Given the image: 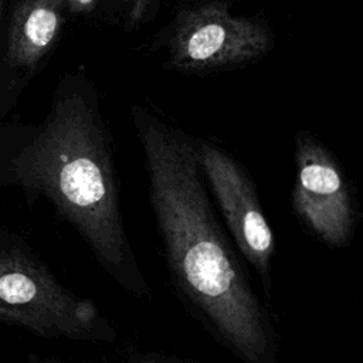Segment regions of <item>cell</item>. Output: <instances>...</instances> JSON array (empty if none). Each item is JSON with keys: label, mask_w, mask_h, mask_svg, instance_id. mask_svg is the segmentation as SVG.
<instances>
[{"label": "cell", "mask_w": 363, "mask_h": 363, "mask_svg": "<svg viewBox=\"0 0 363 363\" xmlns=\"http://www.w3.org/2000/svg\"><path fill=\"white\" fill-rule=\"evenodd\" d=\"M272 47L274 35L265 23L206 3L177 14L166 65L182 72L228 69L258 61Z\"/></svg>", "instance_id": "obj_4"}, {"label": "cell", "mask_w": 363, "mask_h": 363, "mask_svg": "<svg viewBox=\"0 0 363 363\" xmlns=\"http://www.w3.org/2000/svg\"><path fill=\"white\" fill-rule=\"evenodd\" d=\"M292 210L315 240L330 248L353 241L357 203L352 184L333 152L308 130L295 136Z\"/></svg>", "instance_id": "obj_6"}, {"label": "cell", "mask_w": 363, "mask_h": 363, "mask_svg": "<svg viewBox=\"0 0 363 363\" xmlns=\"http://www.w3.org/2000/svg\"><path fill=\"white\" fill-rule=\"evenodd\" d=\"M67 0H21L17 6L9 40L11 65L33 68L51 48L62 24Z\"/></svg>", "instance_id": "obj_7"}, {"label": "cell", "mask_w": 363, "mask_h": 363, "mask_svg": "<svg viewBox=\"0 0 363 363\" xmlns=\"http://www.w3.org/2000/svg\"><path fill=\"white\" fill-rule=\"evenodd\" d=\"M199 166L238 254L259 277L271 298L275 235L264 213L257 186L247 169L217 143L196 139Z\"/></svg>", "instance_id": "obj_5"}, {"label": "cell", "mask_w": 363, "mask_h": 363, "mask_svg": "<svg viewBox=\"0 0 363 363\" xmlns=\"http://www.w3.org/2000/svg\"><path fill=\"white\" fill-rule=\"evenodd\" d=\"M0 323L45 339L112 343L118 333L92 299L62 285L17 233L0 227Z\"/></svg>", "instance_id": "obj_3"}, {"label": "cell", "mask_w": 363, "mask_h": 363, "mask_svg": "<svg viewBox=\"0 0 363 363\" xmlns=\"http://www.w3.org/2000/svg\"><path fill=\"white\" fill-rule=\"evenodd\" d=\"M28 363H58L55 360H50V359H38V357H31L28 360Z\"/></svg>", "instance_id": "obj_11"}, {"label": "cell", "mask_w": 363, "mask_h": 363, "mask_svg": "<svg viewBox=\"0 0 363 363\" xmlns=\"http://www.w3.org/2000/svg\"><path fill=\"white\" fill-rule=\"evenodd\" d=\"M3 3H4V0H0V18H1V11H3Z\"/></svg>", "instance_id": "obj_12"}, {"label": "cell", "mask_w": 363, "mask_h": 363, "mask_svg": "<svg viewBox=\"0 0 363 363\" xmlns=\"http://www.w3.org/2000/svg\"><path fill=\"white\" fill-rule=\"evenodd\" d=\"M96 0H67V7L74 14L88 13L94 9Z\"/></svg>", "instance_id": "obj_10"}, {"label": "cell", "mask_w": 363, "mask_h": 363, "mask_svg": "<svg viewBox=\"0 0 363 363\" xmlns=\"http://www.w3.org/2000/svg\"><path fill=\"white\" fill-rule=\"evenodd\" d=\"M0 186L17 187L28 203L47 200L111 279L142 302L152 299L125 228L112 140L95 98L60 96L44 125L0 159Z\"/></svg>", "instance_id": "obj_2"}, {"label": "cell", "mask_w": 363, "mask_h": 363, "mask_svg": "<svg viewBox=\"0 0 363 363\" xmlns=\"http://www.w3.org/2000/svg\"><path fill=\"white\" fill-rule=\"evenodd\" d=\"M126 363H196L174 356H167L157 352H132Z\"/></svg>", "instance_id": "obj_8"}, {"label": "cell", "mask_w": 363, "mask_h": 363, "mask_svg": "<svg viewBox=\"0 0 363 363\" xmlns=\"http://www.w3.org/2000/svg\"><path fill=\"white\" fill-rule=\"evenodd\" d=\"M128 10V21L132 26H136L146 16L152 0H122Z\"/></svg>", "instance_id": "obj_9"}, {"label": "cell", "mask_w": 363, "mask_h": 363, "mask_svg": "<svg viewBox=\"0 0 363 363\" xmlns=\"http://www.w3.org/2000/svg\"><path fill=\"white\" fill-rule=\"evenodd\" d=\"M149 203L172 285L199 323L242 363H278L279 337L214 213L194 138L133 106Z\"/></svg>", "instance_id": "obj_1"}]
</instances>
